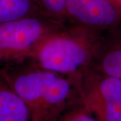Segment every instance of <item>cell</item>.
Returning a JSON list of instances; mask_svg holds the SVG:
<instances>
[{
  "label": "cell",
  "mask_w": 121,
  "mask_h": 121,
  "mask_svg": "<svg viewBox=\"0 0 121 121\" xmlns=\"http://www.w3.org/2000/svg\"><path fill=\"white\" fill-rule=\"evenodd\" d=\"M0 76L26 102L30 121H56L71 102L73 80L39 65L0 70Z\"/></svg>",
  "instance_id": "1"
},
{
  "label": "cell",
  "mask_w": 121,
  "mask_h": 121,
  "mask_svg": "<svg viewBox=\"0 0 121 121\" xmlns=\"http://www.w3.org/2000/svg\"><path fill=\"white\" fill-rule=\"evenodd\" d=\"M102 46L97 30L62 26L44 40L30 59L43 69L75 79L89 70Z\"/></svg>",
  "instance_id": "2"
},
{
  "label": "cell",
  "mask_w": 121,
  "mask_h": 121,
  "mask_svg": "<svg viewBox=\"0 0 121 121\" xmlns=\"http://www.w3.org/2000/svg\"><path fill=\"white\" fill-rule=\"evenodd\" d=\"M63 24L44 15L0 24V61L30 59L44 40Z\"/></svg>",
  "instance_id": "3"
},
{
  "label": "cell",
  "mask_w": 121,
  "mask_h": 121,
  "mask_svg": "<svg viewBox=\"0 0 121 121\" xmlns=\"http://www.w3.org/2000/svg\"><path fill=\"white\" fill-rule=\"evenodd\" d=\"M73 82L82 104L99 121H121V79L87 70Z\"/></svg>",
  "instance_id": "4"
},
{
  "label": "cell",
  "mask_w": 121,
  "mask_h": 121,
  "mask_svg": "<svg viewBox=\"0 0 121 121\" xmlns=\"http://www.w3.org/2000/svg\"><path fill=\"white\" fill-rule=\"evenodd\" d=\"M66 14L75 24L97 30L121 25V15L107 0H67Z\"/></svg>",
  "instance_id": "5"
},
{
  "label": "cell",
  "mask_w": 121,
  "mask_h": 121,
  "mask_svg": "<svg viewBox=\"0 0 121 121\" xmlns=\"http://www.w3.org/2000/svg\"><path fill=\"white\" fill-rule=\"evenodd\" d=\"M0 121H30L26 102L1 76Z\"/></svg>",
  "instance_id": "6"
},
{
  "label": "cell",
  "mask_w": 121,
  "mask_h": 121,
  "mask_svg": "<svg viewBox=\"0 0 121 121\" xmlns=\"http://www.w3.org/2000/svg\"><path fill=\"white\" fill-rule=\"evenodd\" d=\"M97 71L105 75L121 79V35L102 46Z\"/></svg>",
  "instance_id": "7"
},
{
  "label": "cell",
  "mask_w": 121,
  "mask_h": 121,
  "mask_svg": "<svg viewBox=\"0 0 121 121\" xmlns=\"http://www.w3.org/2000/svg\"><path fill=\"white\" fill-rule=\"evenodd\" d=\"M41 15L35 0H0V24Z\"/></svg>",
  "instance_id": "8"
},
{
  "label": "cell",
  "mask_w": 121,
  "mask_h": 121,
  "mask_svg": "<svg viewBox=\"0 0 121 121\" xmlns=\"http://www.w3.org/2000/svg\"><path fill=\"white\" fill-rule=\"evenodd\" d=\"M40 10L45 16L64 24L67 20V0H35Z\"/></svg>",
  "instance_id": "9"
},
{
  "label": "cell",
  "mask_w": 121,
  "mask_h": 121,
  "mask_svg": "<svg viewBox=\"0 0 121 121\" xmlns=\"http://www.w3.org/2000/svg\"><path fill=\"white\" fill-rule=\"evenodd\" d=\"M56 121H99L93 113L82 104L66 110Z\"/></svg>",
  "instance_id": "10"
},
{
  "label": "cell",
  "mask_w": 121,
  "mask_h": 121,
  "mask_svg": "<svg viewBox=\"0 0 121 121\" xmlns=\"http://www.w3.org/2000/svg\"><path fill=\"white\" fill-rule=\"evenodd\" d=\"M121 15V0H107Z\"/></svg>",
  "instance_id": "11"
}]
</instances>
